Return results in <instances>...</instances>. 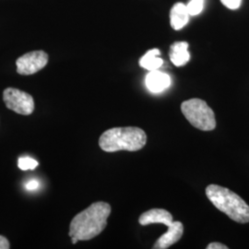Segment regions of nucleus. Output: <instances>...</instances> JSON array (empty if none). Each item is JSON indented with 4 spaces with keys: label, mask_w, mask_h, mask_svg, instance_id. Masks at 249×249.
Here are the masks:
<instances>
[{
    "label": "nucleus",
    "mask_w": 249,
    "mask_h": 249,
    "mask_svg": "<svg viewBox=\"0 0 249 249\" xmlns=\"http://www.w3.org/2000/svg\"><path fill=\"white\" fill-rule=\"evenodd\" d=\"M188 44L187 42H177L171 45L170 59L177 67H183L190 59V53L187 51Z\"/></svg>",
    "instance_id": "11"
},
{
    "label": "nucleus",
    "mask_w": 249,
    "mask_h": 249,
    "mask_svg": "<svg viewBox=\"0 0 249 249\" xmlns=\"http://www.w3.org/2000/svg\"><path fill=\"white\" fill-rule=\"evenodd\" d=\"M48 62V54L44 51H33L18 57L17 72L20 75H33L43 70Z\"/></svg>",
    "instance_id": "6"
},
{
    "label": "nucleus",
    "mask_w": 249,
    "mask_h": 249,
    "mask_svg": "<svg viewBox=\"0 0 249 249\" xmlns=\"http://www.w3.org/2000/svg\"><path fill=\"white\" fill-rule=\"evenodd\" d=\"M207 249H228V247L221 243H211L210 245H208Z\"/></svg>",
    "instance_id": "17"
},
{
    "label": "nucleus",
    "mask_w": 249,
    "mask_h": 249,
    "mask_svg": "<svg viewBox=\"0 0 249 249\" xmlns=\"http://www.w3.org/2000/svg\"><path fill=\"white\" fill-rule=\"evenodd\" d=\"M139 223L142 226L152 223H161L169 227L173 224L174 221L172 214L168 211L163 209H152L141 215Z\"/></svg>",
    "instance_id": "8"
},
{
    "label": "nucleus",
    "mask_w": 249,
    "mask_h": 249,
    "mask_svg": "<svg viewBox=\"0 0 249 249\" xmlns=\"http://www.w3.org/2000/svg\"><path fill=\"white\" fill-rule=\"evenodd\" d=\"M18 166L22 171L35 170L38 166V161L31 157H20L18 160Z\"/></svg>",
    "instance_id": "14"
},
{
    "label": "nucleus",
    "mask_w": 249,
    "mask_h": 249,
    "mask_svg": "<svg viewBox=\"0 0 249 249\" xmlns=\"http://www.w3.org/2000/svg\"><path fill=\"white\" fill-rule=\"evenodd\" d=\"M171 85V78L164 72L158 70L149 72L146 77V86L151 92H160L169 88Z\"/></svg>",
    "instance_id": "9"
},
{
    "label": "nucleus",
    "mask_w": 249,
    "mask_h": 249,
    "mask_svg": "<svg viewBox=\"0 0 249 249\" xmlns=\"http://www.w3.org/2000/svg\"><path fill=\"white\" fill-rule=\"evenodd\" d=\"M3 100L6 107L19 115L29 116L35 110L33 96L20 89L7 88L3 92Z\"/></svg>",
    "instance_id": "5"
},
{
    "label": "nucleus",
    "mask_w": 249,
    "mask_h": 249,
    "mask_svg": "<svg viewBox=\"0 0 249 249\" xmlns=\"http://www.w3.org/2000/svg\"><path fill=\"white\" fill-rule=\"evenodd\" d=\"M189 16L187 6L183 3H177L170 11L171 26L174 30H181L187 25Z\"/></svg>",
    "instance_id": "10"
},
{
    "label": "nucleus",
    "mask_w": 249,
    "mask_h": 249,
    "mask_svg": "<svg viewBox=\"0 0 249 249\" xmlns=\"http://www.w3.org/2000/svg\"><path fill=\"white\" fill-rule=\"evenodd\" d=\"M206 195L219 211L226 214L232 221L249 223V205L230 189L218 185H210L206 188Z\"/></svg>",
    "instance_id": "3"
},
{
    "label": "nucleus",
    "mask_w": 249,
    "mask_h": 249,
    "mask_svg": "<svg viewBox=\"0 0 249 249\" xmlns=\"http://www.w3.org/2000/svg\"><path fill=\"white\" fill-rule=\"evenodd\" d=\"M111 206L99 201L77 214L71 223L69 235L80 241L90 240L99 235L107 227V219L111 214Z\"/></svg>",
    "instance_id": "1"
},
{
    "label": "nucleus",
    "mask_w": 249,
    "mask_h": 249,
    "mask_svg": "<svg viewBox=\"0 0 249 249\" xmlns=\"http://www.w3.org/2000/svg\"><path fill=\"white\" fill-rule=\"evenodd\" d=\"M10 248L9 242L6 237L0 235V249H9Z\"/></svg>",
    "instance_id": "18"
},
{
    "label": "nucleus",
    "mask_w": 249,
    "mask_h": 249,
    "mask_svg": "<svg viewBox=\"0 0 249 249\" xmlns=\"http://www.w3.org/2000/svg\"><path fill=\"white\" fill-rule=\"evenodd\" d=\"M147 142V136L137 126L113 127L101 135L99 146L104 151H137L142 150Z\"/></svg>",
    "instance_id": "2"
},
{
    "label": "nucleus",
    "mask_w": 249,
    "mask_h": 249,
    "mask_svg": "<svg viewBox=\"0 0 249 249\" xmlns=\"http://www.w3.org/2000/svg\"><path fill=\"white\" fill-rule=\"evenodd\" d=\"M159 55H160L159 49H151L140 59V66L149 71L160 69L163 64V61L160 57H159Z\"/></svg>",
    "instance_id": "12"
},
{
    "label": "nucleus",
    "mask_w": 249,
    "mask_h": 249,
    "mask_svg": "<svg viewBox=\"0 0 249 249\" xmlns=\"http://www.w3.org/2000/svg\"><path fill=\"white\" fill-rule=\"evenodd\" d=\"M223 5L230 9H237L240 8L242 0H221Z\"/></svg>",
    "instance_id": "15"
},
{
    "label": "nucleus",
    "mask_w": 249,
    "mask_h": 249,
    "mask_svg": "<svg viewBox=\"0 0 249 249\" xmlns=\"http://www.w3.org/2000/svg\"><path fill=\"white\" fill-rule=\"evenodd\" d=\"M27 190H30V191H34L36 190L38 187H39V182L36 180V179H32L30 181L27 182L26 185H25Z\"/></svg>",
    "instance_id": "16"
},
{
    "label": "nucleus",
    "mask_w": 249,
    "mask_h": 249,
    "mask_svg": "<svg viewBox=\"0 0 249 249\" xmlns=\"http://www.w3.org/2000/svg\"><path fill=\"white\" fill-rule=\"evenodd\" d=\"M181 111L194 127L202 131H211L216 127L213 109L200 99L193 98L182 103Z\"/></svg>",
    "instance_id": "4"
},
{
    "label": "nucleus",
    "mask_w": 249,
    "mask_h": 249,
    "mask_svg": "<svg viewBox=\"0 0 249 249\" xmlns=\"http://www.w3.org/2000/svg\"><path fill=\"white\" fill-rule=\"evenodd\" d=\"M79 239H78V238H77V237H76V236H71V242H72V244H73V245H75V244H77V243H78V242H79Z\"/></svg>",
    "instance_id": "19"
},
{
    "label": "nucleus",
    "mask_w": 249,
    "mask_h": 249,
    "mask_svg": "<svg viewBox=\"0 0 249 249\" xmlns=\"http://www.w3.org/2000/svg\"><path fill=\"white\" fill-rule=\"evenodd\" d=\"M184 232V226L180 222H174L168 227V231L163 233L158 240L155 242L153 249H166L178 243L181 239Z\"/></svg>",
    "instance_id": "7"
},
{
    "label": "nucleus",
    "mask_w": 249,
    "mask_h": 249,
    "mask_svg": "<svg viewBox=\"0 0 249 249\" xmlns=\"http://www.w3.org/2000/svg\"><path fill=\"white\" fill-rule=\"evenodd\" d=\"M204 7V0H191L187 5V11L190 16L198 15Z\"/></svg>",
    "instance_id": "13"
}]
</instances>
